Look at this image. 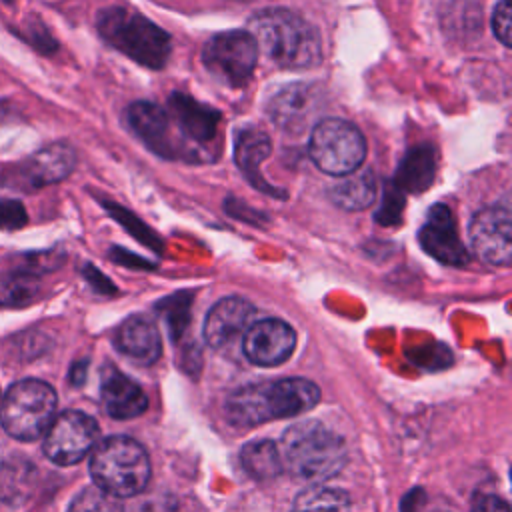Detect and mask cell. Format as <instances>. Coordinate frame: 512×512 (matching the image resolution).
Wrapping results in <instances>:
<instances>
[{
    "mask_svg": "<svg viewBox=\"0 0 512 512\" xmlns=\"http://www.w3.org/2000/svg\"><path fill=\"white\" fill-rule=\"evenodd\" d=\"M100 394H102V404L108 416L118 420L136 418L148 406V400L142 388L132 378L118 372L114 366L104 370Z\"/></svg>",
    "mask_w": 512,
    "mask_h": 512,
    "instance_id": "ac0fdd59",
    "label": "cell"
},
{
    "mask_svg": "<svg viewBox=\"0 0 512 512\" xmlns=\"http://www.w3.org/2000/svg\"><path fill=\"white\" fill-rule=\"evenodd\" d=\"M116 348L140 364H152L162 352L158 328L146 316L126 318L114 336Z\"/></svg>",
    "mask_w": 512,
    "mask_h": 512,
    "instance_id": "d6986e66",
    "label": "cell"
},
{
    "mask_svg": "<svg viewBox=\"0 0 512 512\" xmlns=\"http://www.w3.org/2000/svg\"><path fill=\"white\" fill-rule=\"evenodd\" d=\"M98 440V424L80 410H66L56 416L44 434V454L60 466L80 462Z\"/></svg>",
    "mask_w": 512,
    "mask_h": 512,
    "instance_id": "ba28073f",
    "label": "cell"
},
{
    "mask_svg": "<svg viewBox=\"0 0 512 512\" xmlns=\"http://www.w3.org/2000/svg\"><path fill=\"white\" fill-rule=\"evenodd\" d=\"M272 146H270V138L266 132L258 130V128H246L238 134L236 144H234V160L240 168V172L244 174V178L258 190L266 192V194H278L284 196L282 192H278L274 186H270L266 182V178L260 172V164L268 158Z\"/></svg>",
    "mask_w": 512,
    "mask_h": 512,
    "instance_id": "ffe728a7",
    "label": "cell"
},
{
    "mask_svg": "<svg viewBox=\"0 0 512 512\" xmlns=\"http://www.w3.org/2000/svg\"><path fill=\"white\" fill-rule=\"evenodd\" d=\"M242 468L256 480H272L282 472V456L274 442L254 440L240 450Z\"/></svg>",
    "mask_w": 512,
    "mask_h": 512,
    "instance_id": "cb8c5ba5",
    "label": "cell"
},
{
    "mask_svg": "<svg viewBox=\"0 0 512 512\" xmlns=\"http://www.w3.org/2000/svg\"><path fill=\"white\" fill-rule=\"evenodd\" d=\"M308 154L322 172L346 176L364 162L366 142L354 124L340 118H326L312 128Z\"/></svg>",
    "mask_w": 512,
    "mask_h": 512,
    "instance_id": "8992f818",
    "label": "cell"
},
{
    "mask_svg": "<svg viewBox=\"0 0 512 512\" xmlns=\"http://www.w3.org/2000/svg\"><path fill=\"white\" fill-rule=\"evenodd\" d=\"M472 512H510V508L502 498L486 494V496L476 498V502L472 506Z\"/></svg>",
    "mask_w": 512,
    "mask_h": 512,
    "instance_id": "1f68e13d",
    "label": "cell"
},
{
    "mask_svg": "<svg viewBox=\"0 0 512 512\" xmlns=\"http://www.w3.org/2000/svg\"><path fill=\"white\" fill-rule=\"evenodd\" d=\"M56 392L50 384L26 378L8 388L0 404V424L16 440L30 442L46 434L56 418Z\"/></svg>",
    "mask_w": 512,
    "mask_h": 512,
    "instance_id": "5b68a950",
    "label": "cell"
},
{
    "mask_svg": "<svg viewBox=\"0 0 512 512\" xmlns=\"http://www.w3.org/2000/svg\"><path fill=\"white\" fill-rule=\"evenodd\" d=\"M26 222H28V214L20 200H14V198L0 200V230H18Z\"/></svg>",
    "mask_w": 512,
    "mask_h": 512,
    "instance_id": "f546056e",
    "label": "cell"
},
{
    "mask_svg": "<svg viewBox=\"0 0 512 512\" xmlns=\"http://www.w3.org/2000/svg\"><path fill=\"white\" fill-rule=\"evenodd\" d=\"M38 294L36 276L14 272L0 280V306H22Z\"/></svg>",
    "mask_w": 512,
    "mask_h": 512,
    "instance_id": "484cf974",
    "label": "cell"
},
{
    "mask_svg": "<svg viewBox=\"0 0 512 512\" xmlns=\"http://www.w3.org/2000/svg\"><path fill=\"white\" fill-rule=\"evenodd\" d=\"M470 244L484 262L506 266L512 256V226L506 204L486 206L470 220Z\"/></svg>",
    "mask_w": 512,
    "mask_h": 512,
    "instance_id": "9c48e42d",
    "label": "cell"
},
{
    "mask_svg": "<svg viewBox=\"0 0 512 512\" xmlns=\"http://www.w3.org/2000/svg\"><path fill=\"white\" fill-rule=\"evenodd\" d=\"M402 208H404V196L394 184H390L384 192V202L376 214V220L384 226L398 224L402 218Z\"/></svg>",
    "mask_w": 512,
    "mask_h": 512,
    "instance_id": "83f0119b",
    "label": "cell"
},
{
    "mask_svg": "<svg viewBox=\"0 0 512 512\" xmlns=\"http://www.w3.org/2000/svg\"><path fill=\"white\" fill-rule=\"evenodd\" d=\"M350 508L348 492L336 486L312 484L304 488L292 504V512H346Z\"/></svg>",
    "mask_w": 512,
    "mask_h": 512,
    "instance_id": "d4e9b609",
    "label": "cell"
},
{
    "mask_svg": "<svg viewBox=\"0 0 512 512\" xmlns=\"http://www.w3.org/2000/svg\"><path fill=\"white\" fill-rule=\"evenodd\" d=\"M226 414L236 426H256L270 420L266 384H250L236 390L226 402Z\"/></svg>",
    "mask_w": 512,
    "mask_h": 512,
    "instance_id": "603a6c76",
    "label": "cell"
},
{
    "mask_svg": "<svg viewBox=\"0 0 512 512\" xmlns=\"http://www.w3.org/2000/svg\"><path fill=\"white\" fill-rule=\"evenodd\" d=\"M4 2H12V0H4Z\"/></svg>",
    "mask_w": 512,
    "mask_h": 512,
    "instance_id": "836d02e7",
    "label": "cell"
},
{
    "mask_svg": "<svg viewBox=\"0 0 512 512\" xmlns=\"http://www.w3.org/2000/svg\"><path fill=\"white\" fill-rule=\"evenodd\" d=\"M266 400L270 418L300 416L318 404L320 390L312 380L284 378L266 384Z\"/></svg>",
    "mask_w": 512,
    "mask_h": 512,
    "instance_id": "2e32d148",
    "label": "cell"
},
{
    "mask_svg": "<svg viewBox=\"0 0 512 512\" xmlns=\"http://www.w3.org/2000/svg\"><path fill=\"white\" fill-rule=\"evenodd\" d=\"M84 276L88 278V282L96 288V290H100V292H114V286L108 282V278L102 274V272H98L94 266H86L84 268Z\"/></svg>",
    "mask_w": 512,
    "mask_h": 512,
    "instance_id": "d6a6232c",
    "label": "cell"
},
{
    "mask_svg": "<svg viewBox=\"0 0 512 512\" xmlns=\"http://www.w3.org/2000/svg\"><path fill=\"white\" fill-rule=\"evenodd\" d=\"M248 32L274 64L282 68H312L322 60L318 30L286 8H264L248 20Z\"/></svg>",
    "mask_w": 512,
    "mask_h": 512,
    "instance_id": "6da1fadb",
    "label": "cell"
},
{
    "mask_svg": "<svg viewBox=\"0 0 512 512\" xmlns=\"http://www.w3.org/2000/svg\"><path fill=\"white\" fill-rule=\"evenodd\" d=\"M296 332L278 318H264L250 324L244 332L242 348L246 358L258 366H278L292 354Z\"/></svg>",
    "mask_w": 512,
    "mask_h": 512,
    "instance_id": "8fae6325",
    "label": "cell"
},
{
    "mask_svg": "<svg viewBox=\"0 0 512 512\" xmlns=\"http://www.w3.org/2000/svg\"><path fill=\"white\" fill-rule=\"evenodd\" d=\"M254 316V306L240 298V296H228L218 300L204 322V340L212 348H222L238 334L246 332L250 326V320Z\"/></svg>",
    "mask_w": 512,
    "mask_h": 512,
    "instance_id": "5bb4252c",
    "label": "cell"
},
{
    "mask_svg": "<svg viewBox=\"0 0 512 512\" xmlns=\"http://www.w3.org/2000/svg\"><path fill=\"white\" fill-rule=\"evenodd\" d=\"M436 176V152L432 146L422 144L412 148L398 166L394 186L400 192L420 194L434 182Z\"/></svg>",
    "mask_w": 512,
    "mask_h": 512,
    "instance_id": "44dd1931",
    "label": "cell"
},
{
    "mask_svg": "<svg viewBox=\"0 0 512 512\" xmlns=\"http://www.w3.org/2000/svg\"><path fill=\"white\" fill-rule=\"evenodd\" d=\"M330 188V198L336 206L344 210H364L376 198V176L370 168L354 170Z\"/></svg>",
    "mask_w": 512,
    "mask_h": 512,
    "instance_id": "7402d4cb",
    "label": "cell"
},
{
    "mask_svg": "<svg viewBox=\"0 0 512 512\" xmlns=\"http://www.w3.org/2000/svg\"><path fill=\"white\" fill-rule=\"evenodd\" d=\"M420 246L438 262L462 266L470 260L456 228L452 210L446 204H436L428 210L426 222L418 232Z\"/></svg>",
    "mask_w": 512,
    "mask_h": 512,
    "instance_id": "4fadbf2b",
    "label": "cell"
},
{
    "mask_svg": "<svg viewBox=\"0 0 512 512\" xmlns=\"http://www.w3.org/2000/svg\"><path fill=\"white\" fill-rule=\"evenodd\" d=\"M64 256L58 250H46V252H34V254H26L24 256V268L18 272L36 276V274H44L50 272L54 268H58L62 264Z\"/></svg>",
    "mask_w": 512,
    "mask_h": 512,
    "instance_id": "f1b7e54d",
    "label": "cell"
},
{
    "mask_svg": "<svg viewBox=\"0 0 512 512\" xmlns=\"http://www.w3.org/2000/svg\"><path fill=\"white\" fill-rule=\"evenodd\" d=\"M318 106L316 90L306 84H290L282 88L268 104L274 124L286 132L302 130Z\"/></svg>",
    "mask_w": 512,
    "mask_h": 512,
    "instance_id": "e0dca14e",
    "label": "cell"
},
{
    "mask_svg": "<svg viewBox=\"0 0 512 512\" xmlns=\"http://www.w3.org/2000/svg\"><path fill=\"white\" fill-rule=\"evenodd\" d=\"M168 118L172 124H176L178 132L182 134L184 144H190V148L196 154L204 152V146L212 142L218 134L220 114L212 106H204L190 98L188 94L176 92L168 100Z\"/></svg>",
    "mask_w": 512,
    "mask_h": 512,
    "instance_id": "7c38bea8",
    "label": "cell"
},
{
    "mask_svg": "<svg viewBox=\"0 0 512 512\" xmlns=\"http://www.w3.org/2000/svg\"><path fill=\"white\" fill-rule=\"evenodd\" d=\"M76 166V152L64 142L50 144L34 152L22 166L20 176L26 184L40 188L64 180Z\"/></svg>",
    "mask_w": 512,
    "mask_h": 512,
    "instance_id": "9a60e30c",
    "label": "cell"
},
{
    "mask_svg": "<svg viewBox=\"0 0 512 512\" xmlns=\"http://www.w3.org/2000/svg\"><path fill=\"white\" fill-rule=\"evenodd\" d=\"M68 512H124V506L120 498L94 484L78 492V496L70 502Z\"/></svg>",
    "mask_w": 512,
    "mask_h": 512,
    "instance_id": "4316f807",
    "label": "cell"
},
{
    "mask_svg": "<svg viewBox=\"0 0 512 512\" xmlns=\"http://www.w3.org/2000/svg\"><path fill=\"white\" fill-rule=\"evenodd\" d=\"M96 28L110 46L146 68L160 70L170 58V36L134 10L104 8L96 16Z\"/></svg>",
    "mask_w": 512,
    "mask_h": 512,
    "instance_id": "3957f363",
    "label": "cell"
},
{
    "mask_svg": "<svg viewBox=\"0 0 512 512\" xmlns=\"http://www.w3.org/2000/svg\"><path fill=\"white\" fill-rule=\"evenodd\" d=\"M282 466L300 480L322 482L336 476L346 462L344 440L318 420L288 426L280 440Z\"/></svg>",
    "mask_w": 512,
    "mask_h": 512,
    "instance_id": "7a4b0ae2",
    "label": "cell"
},
{
    "mask_svg": "<svg viewBox=\"0 0 512 512\" xmlns=\"http://www.w3.org/2000/svg\"><path fill=\"white\" fill-rule=\"evenodd\" d=\"M512 8H510V0H500L494 8L492 14V30L494 36L504 44L510 46L512 44V16H510Z\"/></svg>",
    "mask_w": 512,
    "mask_h": 512,
    "instance_id": "4dcf8cb0",
    "label": "cell"
},
{
    "mask_svg": "<svg viewBox=\"0 0 512 512\" xmlns=\"http://www.w3.org/2000/svg\"><path fill=\"white\" fill-rule=\"evenodd\" d=\"M258 48L248 30H226L214 34L202 48V64L218 82L242 88L256 66Z\"/></svg>",
    "mask_w": 512,
    "mask_h": 512,
    "instance_id": "52a82bcc",
    "label": "cell"
},
{
    "mask_svg": "<svg viewBox=\"0 0 512 512\" xmlns=\"http://www.w3.org/2000/svg\"><path fill=\"white\" fill-rule=\"evenodd\" d=\"M130 130L156 154L164 158L192 160L188 148L174 138L168 112L154 102H134L126 110Z\"/></svg>",
    "mask_w": 512,
    "mask_h": 512,
    "instance_id": "30bf717a",
    "label": "cell"
},
{
    "mask_svg": "<svg viewBox=\"0 0 512 512\" xmlns=\"http://www.w3.org/2000/svg\"><path fill=\"white\" fill-rule=\"evenodd\" d=\"M90 474L98 488L116 498L136 496L150 480V458L134 438L110 436L94 448Z\"/></svg>",
    "mask_w": 512,
    "mask_h": 512,
    "instance_id": "277c9868",
    "label": "cell"
}]
</instances>
